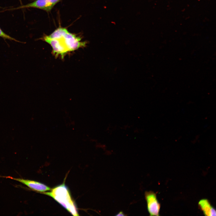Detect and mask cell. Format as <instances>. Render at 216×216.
Wrapping results in <instances>:
<instances>
[{"mask_svg": "<svg viewBox=\"0 0 216 216\" xmlns=\"http://www.w3.org/2000/svg\"><path fill=\"white\" fill-rule=\"evenodd\" d=\"M48 36L50 38L59 40L69 52L74 51L86 45L85 42L81 41L80 37L70 33L65 28L59 27Z\"/></svg>", "mask_w": 216, "mask_h": 216, "instance_id": "1", "label": "cell"}, {"mask_svg": "<svg viewBox=\"0 0 216 216\" xmlns=\"http://www.w3.org/2000/svg\"><path fill=\"white\" fill-rule=\"evenodd\" d=\"M51 190L50 192H44L43 194L52 197L73 215H79L70 192L64 184L59 185Z\"/></svg>", "mask_w": 216, "mask_h": 216, "instance_id": "2", "label": "cell"}, {"mask_svg": "<svg viewBox=\"0 0 216 216\" xmlns=\"http://www.w3.org/2000/svg\"><path fill=\"white\" fill-rule=\"evenodd\" d=\"M147 210L150 216H159L160 208L156 194L152 191H146L144 194Z\"/></svg>", "mask_w": 216, "mask_h": 216, "instance_id": "3", "label": "cell"}, {"mask_svg": "<svg viewBox=\"0 0 216 216\" xmlns=\"http://www.w3.org/2000/svg\"><path fill=\"white\" fill-rule=\"evenodd\" d=\"M61 0H36L33 2L15 8H35L50 12L54 7Z\"/></svg>", "mask_w": 216, "mask_h": 216, "instance_id": "4", "label": "cell"}, {"mask_svg": "<svg viewBox=\"0 0 216 216\" xmlns=\"http://www.w3.org/2000/svg\"><path fill=\"white\" fill-rule=\"evenodd\" d=\"M39 39L46 42L51 46L52 49L53 53L56 56L60 55L63 58L65 55L69 52L67 48L58 39L50 38L46 35Z\"/></svg>", "mask_w": 216, "mask_h": 216, "instance_id": "5", "label": "cell"}, {"mask_svg": "<svg viewBox=\"0 0 216 216\" xmlns=\"http://www.w3.org/2000/svg\"><path fill=\"white\" fill-rule=\"evenodd\" d=\"M19 182L27 186L31 189L37 191L44 192L51 190V188L40 182L28 179L16 178L10 176H2Z\"/></svg>", "mask_w": 216, "mask_h": 216, "instance_id": "6", "label": "cell"}, {"mask_svg": "<svg viewBox=\"0 0 216 216\" xmlns=\"http://www.w3.org/2000/svg\"><path fill=\"white\" fill-rule=\"evenodd\" d=\"M199 206L204 215L207 216L216 215V210L207 199L201 200L198 202Z\"/></svg>", "mask_w": 216, "mask_h": 216, "instance_id": "7", "label": "cell"}, {"mask_svg": "<svg viewBox=\"0 0 216 216\" xmlns=\"http://www.w3.org/2000/svg\"><path fill=\"white\" fill-rule=\"evenodd\" d=\"M0 37L3 38L4 40L8 39L10 40H14L15 42H19L20 43H24V42H21L19 40H18L14 38L11 37L9 35L6 34L0 28Z\"/></svg>", "mask_w": 216, "mask_h": 216, "instance_id": "8", "label": "cell"}, {"mask_svg": "<svg viewBox=\"0 0 216 216\" xmlns=\"http://www.w3.org/2000/svg\"><path fill=\"white\" fill-rule=\"evenodd\" d=\"M116 216H125L126 215H125L123 212L121 211L119 212L116 215Z\"/></svg>", "mask_w": 216, "mask_h": 216, "instance_id": "9", "label": "cell"}, {"mask_svg": "<svg viewBox=\"0 0 216 216\" xmlns=\"http://www.w3.org/2000/svg\"><path fill=\"white\" fill-rule=\"evenodd\" d=\"M19 0L20 1V2L21 4L22 3V0Z\"/></svg>", "mask_w": 216, "mask_h": 216, "instance_id": "10", "label": "cell"}]
</instances>
